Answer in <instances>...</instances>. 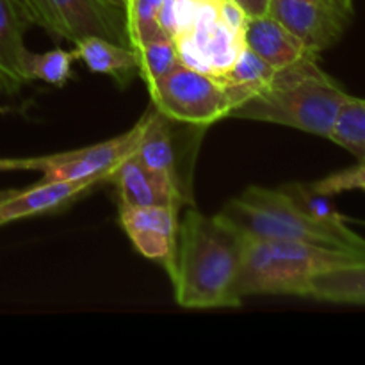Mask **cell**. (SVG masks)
Masks as SVG:
<instances>
[{
  "label": "cell",
  "mask_w": 365,
  "mask_h": 365,
  "mask_svg": "<svg viewBox=\"0 0 365 365\" xmlns=\"http://www.w3.org/2000/svg\"><path fill=\"white\" fill-rule=\"evenodd\" d=\"M75 52L89 70L109 75L121 88L139 75V56L132 46L93 36L75 43Z\"/></svg>",
  "instance_id": "obj_13"
},
{
  "label": "cell",
  "mask_w": 365,
  "mask_h": 365,
  "mask_svg": "<svg viewBox=\"0 0 365 365\" xmlns=\"http://www.w3.org/2000/svg\"><path fill=\"white\" fill-rule=\"evenodd\" d=\"M135 155L141 159L150 170L166 175L177 182L182 189V178L177 168V153H175L173 135H171V120L160 110L153 109L145 114V128L135 146Z\"/></svg>",
  "instance_id": "obj_14"
},
{
  "label": "cell",
  "mask_w": 365,
  "mask_h": 365,
  "mask_svg": "<svg viewBox=\"0 0 365 365\" xmlns=\"http://www.w3.org/2000/svg\"><path fill=\"white\" fill-rule=\"evenodd\" d=\"M77 59L75 50L53 48L45 53H31L29 77L31 81H43L52 86H64L71 75V68Z\"/></svg>",
  "instance_id": "obj_20"
},
{
  "label": "cell",
  "mask_w": 365,
  "mask_h": 365,
  "mask_svg": "<svg viewBox=\"0 0 365 365\" xmlns=\"http://www.w3.org/2000/svg\"><path fill=\"white\" fill-rule=\"evenodd\" d=\"M145 128V116L128 132L71 152L41 157L0 159V171H39L43 180H109L114 168L135 150Z\"/></svg>",
  "instance_id": "obj_7"
},
{
  "label": "cell",
  "mask_w": 365,
  "mask_h": 365,
  "mask_svg": "<svg viewBox=\"0 0 365 365\" xmlns=\"http://www.w3.org/2000/svg\"><path fill=\"white\" fill-rule=\"evenodd\" d=\"M245 235L220 214L205 216L187 209L178 223L177 253L170 280L175 299L184 309H232L242 303L235 294Z\"/></svg>",
  "instance_id": "obj_1"
},
{
  "label": "cell",
  "mask_w": 365,
  "mask_h": 365,
  "mask_svg": "<svg viewBox=\"0 0 365 365\" xmlns=\"http://www.w3.org/2000/svg\"><path fill=\"white\" fill-rule=\"evenodd\" d=\"M220 216L245 237L298 241L341 250L365 259V239L348 225H330L303 210L284 189L252 185L221 209Z\"/></svg>",
  "instance_id": "obj_3"
},
{
  "label": "cell",
  "mask_w": 365,
  "mask_h": 365,
  "mask_svg": "<svg viewBox=\"0 0 365 365\" xmlns=\"http://www.w3.org/2000/svg\"><path fill=\"white\" fill-rule=\"evenodd\" d=\"M160 6H163V0H128L127 2L128 34H130V43L134 48L139 43L166 34L160 29Z\"/></svg>",
  "instance_id": "obj_21"
},
{
  "label": "cell",
  "mask_w": 365,
  "mask_h": 365,
  "mask_svg": "<svg viewBox=\"0 0 365 365\" xmlns=\"http://www.w3.org/2000/svg\"><path fill=\"white\" fill-rule=\"evenodd\" d=\"M307 298L341 305H365V260L314 277Z\"/></svg>",
  "instance_id": "obj_16"
},
{
  "label": "cell",
  "mask_w": 365,
  "mask_h": 365,
  "mask_svg": "<svg viewBox=\"0 0 365 365\" xmlns=\"http://www.w3.org/2000/svg\"><path fill=\"white\" fill-rule=\"evenodd\" d=\"M245 43L253 53L274 70L298 63L312 53L291 31L284 27L271 14L248 18L245 29Z\"/></svg>",
  "instance_id": "obj_12"
},
{
  "label": "cell",
  "mask_w": 365,
  "mask_h": 365,
  "mask_svg": "<svg viewBox=\"0 0 365 365\" xmlns=\"http://www.w3.org/2000/svg\"><path fill=\"white\" fill-rule=\"evenodd\" d=\"M106 180H39L20 191L0 192V227L38 214L52 212L77 200L89 189Z\"/></svg>",
  "instance_id": "obj_11"
},
{
  "label": "cell",
  "mask_w": 365,
  "mask_h": 365,
  "mask_svg": "<svg viewBox=\"0 0 365 365\" xmlns=\"http://www.w3.org/2000/svg\"><path fill=\"white\" fill-rule=\"evenodd\" d=\"M25 20L18 0H0V70L20 82H31L29 59L31 53L25 45Z\"/></svg>",
  "instance_id": "obj_15"
},
{
  "label": "cell",
  "mask_w": 365,
  "mask_h": 365,
  "mask_svg": "<svg viewBox=\"0 0 365 365\" xmlns=\"http://www.w3.org/2000/svg\"><path fill=\"white\" fill-rule=\"evenodd\" d=\"M157 110L177 123L209 127L234 109L227 89L214 75L180 66L148 86Z\"/></svg>",
  "instance_id": "obj_6"
},
{
  "label": "cell",
  "mask_w": 365,
  "mask_h": 365,
  "mask_svg": "<svg viewBox=\"0 0 365 365\" xmlns=\"http://www.w3.org/2000/svg\"><path fill=\"white\" fill-rule=\"evenodd\" d=\"M114 4H118V6H121V7H125V9H127V2L128 0H113Z\"/></svg>",
  "instance_id": "obj_27"
},
{
  "label": "cell",
  "mask_w": 365,
  "mask_h": 365,
  "mask_svg": "<svg viewBox=\"0 0 365 365\" xmlns=\"http://www.w3.org/2000/svg\"><path fill=\"white\" fill-rule=\"evenodd\" d=\"M234 2L245 11L248 18L264 16L269 9V0H234Z\"/></svg>",
  "instance_id": "obj_24"
},
{
  "label": "cell",
  "mask_w": 365,
  "mask_h": 365,
  "mask_svg": "<svg viewBox=\"0 0 365 365\" xmlns=\"http://www.w3.org/2000/svg\"><path fill=\"white\" fill-rule=\"evenodd\" d=\"M317 57L307 56L274 70L267 86L234 107L228 118L266 121L330 138L339 110L351 95L321 70Z\"/></svg>",
  "instance_id": "obj_2"
},
{
  "label": "cell",
  "mask_w": 365,
  "mask_h": 365,
  "mask_svg": "<svg viewBox=\"0 0 365 365\" xmlns=\"http://www.w3.org/2000/svg\"><path fill=\"white\" fill-rule=\"evenodd\" d=\"M330 141L342 146L356 159H365V100L349 96L339 110Z\"/></svg>",
  "instance_id": "obj_19"
},
{
  "label": "cell",
  "mask_w": 365,
  "mask_h": 365,
  "mask_svg": "<svg viewBox=\"0 0 365 365\" xmlns=\"http://www.w3.org/2000/svg\"><path fill=\"white\" fill-rule=\"evenodd\" d=\"M310 189L324 196H335L346 191H365V159H360L355 166L346 168V170L335 171L321 180L309 184Z\"/></svg>",
  "instance_id": "obj_22"
},
{
  "label": "cell",
  "mask_w": 365,
  "mask_h": 365,
  "mask_svg": "<svg viewBox=\"0 0 365 365\" xmlns=\"http://www.w3.org/2000/svg\"><path fill=\"white\" fill-rule=\"evenodd\" d=\"M178 207H121L120 223L143 257L163 264L166 273L173 269L178 235Z\"/></svg>",
  "instance_id": "obj_9"
},
{
  "label": "cell",
  "mask_w": 365,
  "mask_h": 365,
  "mask_svg": "<svg viewBox=\"0 0 365 365\" xmlns=\"http://www.w3.org/2000/svg\"><path fill=\"white\" fill-rule=\"evenodd\" d=\"M362 257L298 241L245 237L235 294L303 296L314 277L324 271L364 262Z\"/></svg>",
  "instance_id": "obj_4"
},
{
  "label": "cell",
  "mask_w": 365,
  "mask_h": 365,
  "mask_svg": "<svg viewBox=\"0 0 365 365\" xmlns=\"http://www.w3.org/2000/svg\"><path fill=\"white\" fill-rule=\"evenodd\" d=\"M217 11H220V20L223 21L225 25H228V27L234 29V31L245 32L248 16H246L245 11H242L234 0H220Z\"/></svg>",
  "instance_id": "obj_23"
},
{
  "label": "cell",
  "mask_w": 365,
  "mask_h": 365,
  "mask_svg": "<svg viewBox=\"0 0 365 365\" xmlns=\"http://www.w3.org/2000/svg\"><path fill=\"white\" fill-rule=\"evenodd\" d=\"M21 84L18 81H14L11 75H7L6 71L0 70V96H11L16 95L20 91Z\"/></svg>",
  "instance_id": "obj_25"
},
{
  "label": "cell",
  "mask_w": 365,
  "mask_h": 365,
  "mask_svg": "<svg viewBox=\"0 0 365 365\" xmlns=\"http://www.w3.org/2000/svg\"><path fill=\"white\" fill-rule=\"evenodd\" d=\"M18 4L25 20L45 29L52 38L75 45L95 36L132 46L127 9L113 0H18Z\"/></svg>",
  "instance_id": "obj_5"
},
{
  "label": "cell",
  "mask_w": 365,
  "mask_h": 365,
  "mask_svg": "<svg viewBox=\"0 0 365 365\" xmlns=\"http://www.w3.org/2000/svg\"><path fill=\"white\" fill-rule=\"evenodd\" d=\"M267 14L319 56L342 38L353 9L330 0H269Z\"/></svg>",
  "instance_id": "obj_8"
},
{
  "label": "cell",
  "mask_w": 365,
  "mask_h": 365,
  "mask_svg": "<svg viewBox=\"0 0 365 365\" xmlns=\"http://www.w3.org/2000/svg\"><path fill=\"white\" fill-rule=\"evenodd\" d=\"M109 182L116 187L121 207L171 205L182 209L189 200L177 182L146 168L135 150L114 168Z\"/></svg>",
  "instance_id": "obj_10"
},
{
  "label": "cell",
  "mask_w": 365,
  "mask_h": 365,
  "mask_svg": "<svg viewBox=\"0 0 365 365\" xmlns=\"http://www.w3.org/2000/svg\"><path fill=\"white\" fill-rule=\"evenodd\" d=\"M273 73L274 68L264 63L257 53H253L248 46H245L242 52L239 53L237 61L227 71L214 75V77L223 84L234 107H237L239 103L260 91L264 86H267V82L273 78Z\"/></svg>",
  "instance_id": "obj_17"
},
{
  "label": "cell",
  "mask_w": 365,
  "mask_h": 365,
  "mask_svg": "<svg viewBox=\"0 0 365 365\" xmlns=\"http://www.w3.org/2000/svg\"><path fill=\"white\" fill-rule=\"evenodd\" d=\"M330 2L341 4V6H344V7H349V9H353V0H330Z\"/></svg>",
  "instance_id": "obj_26"
},
{
  "label": "cell",
  "mask_w": 365,
  "mask_h": 365,
  "mask_svg": "<svg viewBox=\"0 0 365 365\" xmlns=\"http://www.w3.org/2000/svg\"><path fill=\"white\" fill-rule=\"evenodd\" d=\"M139 56V75L145 78L146 86L166 77L180 66L178 46L173 36H157L135 46Z\"/></svg>",
  "instance_id": "obj_18"
}]
</instances>
